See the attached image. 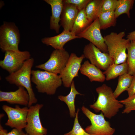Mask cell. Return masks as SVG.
Here are the masks:
<instances>
[{
	"instance_id": "17",
	"label": "cell",
	"mask_w": 135,
	"mask_h": 135,
	"mask_svg": "<svg viewBox=\"0 0 135 135\" xmlns=\"http://www.w3.org/2000/svg\"><path fill=\"white\" fill-rule=\"evenodd\" d=\"M50 5L52 8V16L50 17V27L51 29L55 30L58 33L60 25L59 24L62 13L63 2L62 0H44Z\"/></svg>"
},
{
	"instance_id": "6",
	"label": "cell",
	"mask_w": 135,
	"mask_h": 135,
	"mask_svg": "<svg viewBox=\"0 0 135 135\" xmlns=\"http://www.w3.org/2000/svg\"><path fill=\"white\" fill-rule=\"evenodd\" d=\"M19 30L14 24L4 22L0 28V48L3 52L19 51Z\"/></svg>"
},
{
	"instance_id": "30",
	"label": "cell",
	"mask_w": 135,
	"mask_h": 135,
	"mask_svg": "<svg viewBox=\"0 0 135 135\" xmlns=\"http://www.w3.org/2000/svg\"><path fill=\"white\" fill-rule=\"evenodd\" d=\"M90 0H64V3L73 4L76 6L79 11L85 9Z\"/></svg>"
},
{
	"instance_id": "15",
	"label": "cell",
	"mask_w": 135,
	"mask_h": 135,
	"mask_svg": "<svg viewBox=\"0 0 135 135\" xmlns=\"http://www.w3.org/2000/svg\"><path fill=\"white\" fill-rule=\"evenodd\" d=\"M79 12L75 5L63 2L60 20V26L63 28V30L71 31Z\"/></svg>"
},
{
	"instance_id": "33",
	"label": "cell",
	"mask_w": 135,
	"mask_h": 135,
	"mask_svg": "<svg viewBox=\"0 0 135 135\" xmlns=\"http://www.w3.org/2000/svg\"><path fill=\"white\" fill-rule=\"evenodd\" d=\"M126 38L130 40H135V30L129 33Z\"/></svg>"
},
{
	"instance_id": "16",
	"label": "cell",
	"mask_w": 135,
	"mask_h": 135,
	"mask_svg": "<svg viewBox=\"0 0 135 135\" xmlns=\"http://www.w3.org/2000/svg\"><path fill=\"white\" fill-rule=\"evenodd\" d=\"M76 38H79L71 32L63 30L58 35L44 38L42 39L41 41L43 44L51 46L55 50H62L64 49V46L66 42Z\"/></svg>"
},
{
	"instance_id": "13",
	"label": "cell",
	"mask_w": 135,
	"mask_h": 135,
	"mask_svg": "<svg viewBox=\"0 0 135 135\" xmlns=\"http://www.w3.org/2000/svg\"><path fill=\"white\" fill-rule=\"evenodd\" d=\"M85 58L83 54L78 57L75 54L71 53L65 67L59 75L65 87H70L74 78L78 76V72L81 68V64Z\"/></svg>"
},
{
	"instance_id": "2",
	"label": "cell",
	"mask_w": 135,
	"mask_h": 135,
	"mask_svg": "<svg viewBox=\"0 0 135 135\" xmlns=\"http://www.w3.org/2000/svg\"><path fill=\"white\" fill-rule=\"evenodd\" d=\"M34 62V58H30L24 62L20 69L10 74L5 78L6 80L10 84H15L18 87L22 86L26 89L29 96L28 107L38 102L31 83L32 69Z\"/></svg>"
},
{
	"instance_id": "20",
	"label": "cell",
	"mask_w": 135,
	"mask_h": 135,
	"mask_svg": "<svg viewBox=\"0 0 135 135\" xmlns=\"http://www.w3.org/2000/svg\"><path fill=\"white\" fill-rule=\"evenodd\" d=\"M70 88V90L68 94L66 96H59L58 98L66 104L69 109L70 117L74 118L75 117L76 114L74 104L75 98L77 95L82 94L76 90L74 80L72 83Z\"/></svg>"
},
{
	"instance_id": "9",
	"label": "cell",
	"mask_w": 135,
	"mask_h": 135,
	"mask_svg": "<svg viewBox=\"0 0 135 135\" xmlns=\"http://www.w3.org/2000/svg\"><path fill=\"white\" fill-rule=\"evenodd\" d=\"M28 107L25 106L21 108L18 105L14 108L4 105L3 110L7 115L8 120L5 124L13 128L22 130L26 124V118Z\"/></svg>"
},
{
	"instance_id": "28",
	"label": "cell",
	"mask_w": 135,
	"mask_h": 135,
	"mask_svg": "<svg viewBox=\"0 0 135 135\" xmlns=\"http://www.w3.org/2000/svg\"><path fill=\"white\" fill-rule=\"evenodd\" d=\"M120 102L125 106V108L122 112V114H128L132 111L135 110V94Z\"/></svg>"
},
{
	"instance_id": "8",
	"label": "cell",
	"mask_w": 135,
	"mask_h": 135,
	"mask_svg": "<svg viewBox=\"0 0 135 135\" xmlns=\"http://www.w3.org/2000/svg\"><path fill=\"white\" fill-rule=\"evenodd\" d=\"M30 56V52L27 51H7L4 59L0 61V66L10 74L20 69Z\"/></svg>"
},
{
	"instance_id": "18",
	"label": "cell",
	"mask_w": 135,
	"mask_h": 135,
	"mask_svg": "<svg viewBox=\"0 0 135 135\" xmlns=\"http://www.w3.org/2000/svg\"><path fill=\"white\" fill-rule=\"evenodd\" d=\"M80 70L81 74L88 77L91 82H102L106 80V76L100 69L90 63L88 60L84 62Z\"/></svg>"
},
{
	"instance_id": "23",
	"label": "cell",
	"mask_w": 135,
	"mask_h": 135,
	"mask_svg": "<svg viewBox=\"0 0 135 135\" xmlns=\"http://www.w3.org/2000/svg\"><path fill=\"white\" fill-rule=\"evenodd\" d=\"M133 76L128 73L119 76L117 87L114 94L116 98L124 92L129 87L132 80Z\"/></svg>"
},
{
	"instance_id": "29",
	"label": "cell",
	"mask_w": 135,
	"mask_h": 135,
	"mask_svg": "<svg viewBox=\"0 0 135 135\" xmlns=\"http://www.w3.org/2000/svg\"><path fill=\"white\" fill-rule=\"evenodd\" d=\"M117 0H104L102 12L114 11L117 5Z\"/></svg>"
},
{
	"instance_id": "32",
	"label": "cell",
	"mask_w": 135,
	"mask_h": 135,
	"mask_svg": "<svg viewBox=\"0 0 135 135\" xmlns=\"http://www.w3.org/2000/svg\"><path fill=\"white\" fill-rule=\"evenodd\" d=\"M6 135H28L25 133L22 130H19L16 128L13 129L9 132H8Z\"/></svg>"
},
{
	"instance_id": "25",
	"label": "cell",
	"mask_w": 135,
	"mask_h": 135,
	"mask_svg": "<svg viewBox=\"0 0 135 135\" xmlns=\"http://www.w3.org/2000/svg\"><path fill=\"white\" fill-rule=\"evenodd\" d=\"M127 50L128 73L133 76L135 74V40H130Z\"/></svg>"
},
{
	"instance_id": "26",
	"label": "cell",
	"mask_w": 135,
	"mask_h": 135,
	"mask_svg": "<svg viewBox=\"0 0 135 135\" xmlns=\"http://www.w3.org/2000/svg\"><path fill=\"white\" fill-rule=\"evenodd\" d=\"M134 0H118L116 8L114 11L115 18H116L123 14H126L130 18V11L132 8L134 3Z\"/></svg>"
},
{
	"instance_id": "24",
	"label": "cell",
	"mask_w": 135,
	"mask_h": 135,
	"mask_svg": "<svg viewBox=\"0 0 135 135\" xmlns=\"http://www.w3.org/2000/svg\"><path fill=\"white\" fill-rule=\"evenodd\" d=\"M98 18L100 30L105 29L116 25V18L114 11L102 12Z\"/></svg>"
},
{
	"instance_id": "22",
	"label": "cell",
	"mask_w": 135,
	"mask_h": 135,
	"mask_svg": "<svg viewBox=\"0 0 135 135\" xmlns=\"http://www.w3.org/2000/svg\"><path fill=\"white\" fill-rule=\"evenodd\" d=\"M91 23L87 17L85 9H83L78 12L70 32L77 35L84 30Z\"/></svg>"
},
{
	"instance_id": "10",
	"label": "cell",
	"mask_w": 135,
	"mask_h": 135,
	"mask_svg": "<svg viewBox=\"0 0 135 135\" xmlns=\"http://www.w3.org/2000/svg\"><path fill=\"white\" fill-rule=\"evenodd\" d=\"M43 106L37 104L28 107L26 118V124L24 129L28 135H46L47 129L42 125L40 112Z\"/></svg>"
},
{
	"instance_id": "34",
	"label": "cell",
	"mask_w": 135,
	"mask_h": 135,
	"mask_svg": "<svg viewBox=\"0 0 135 135\" xmlns=\"http://www.w3.org/2000/svg\"><path fill=\"white\" fill-rule=\"evenodd\" d=\"M7 130L4 128L1 124H0V135H6Z\"/></svg>"
},
{
	"instance_id": "3",
	"label": "cell",
	"mask_w": 135,
	"mask_h": 135,
	"mask_svg": "<svg viewBox=\"0 0 135 135\" xmlns=\"http://www.w3.org/2000/svg\"><path fill=\"white\" fill-rule=\"evenodd\" d=\"M125 35L124 31L118 34L112 32L104 37L108 53L115 64H120L126 62V50L130 40L123 38Z\"/></svg>"
},
{
	"instance_id": "14",
	"label": "cell",
	"mask_w": 135,
	"mask_h": 135,
	"mask_svg": "<svg viewBox=\"0 0 135 135\" xmlns=\"http://www.w3.org/2000/svg\"><path fill=\"white\" fill-rule=\"evenodd\" d=\"M29 96L24 87H18L14 91H0V102H6L11 104H16L27 106H28Z\"/></svg>"
},
{
	"instance_id": "12",
	"label": "cell",
	"mask_w": 135,
	"mask_h": 135,
	"mask_svg": "<svg viewBox=\"0 0 135 135\" xmlns=\"http://www.w3.org/2000/svg\"><path fill=\"white\" fill-rule=\"evenodd\" d=\"M100 30L98 18L77 36L79 38H83L89 40L102 52L108 53L107 46Z\"/></svg>"
},
{
	"instance_id": "11",
	"label": "cell",
	"mask_w": 135,
	"mask_h": 135,
	"mask_svg": "<svg viewBox=\"0 0 135 135\" xmlns=\"http://www.w3.org/2000/svg\"><path fill=\"white\" fill-rule=\"evenodd\" d=\"M83 52L85 58L100 70H105L114 63L108 53L102 52L90 42L85 46Z\"/></svg>"
},
{
	"instance_id": "27",
	"label": "cell",
	"mask_w": 135,
	"mask_h": 135,
	"mask_svg": "<svg viewBox=\"0 0 135 135\" xmlns=\"http://www.w3.org/2000/svg\"><path fill=\"white\" fill-rule=\"evenodd\" d=\"M80 110L78 108L76 114L72 130L64 135H90L81 126L78 120V114Z\"/></svg>"
},
{
	"instance_id": "5",
	"label": "cell",
	"mask_w": 135,
	"mask_h": 135,
	"mask_svg": "<svg viewBox=\"0 0 135 135\" xmlns=\"http://www.w3.org/2000/svg\"><path fill=\"white\" fill-rule=\"evenodd\" d=\"M81 109L91 123L85 128L88 133L90 135H113L114 134L115 129L111 126L109 122L106 120L102 112L99 114H96L84 106Z\"/></svg>"
},
{
	"instance_id": "4",
	"label": "cell",
	"mask_w": 135,
	"mask_h": 135,
	"mask_svg": "<svg viewBox=\"0 0 135 135\" xmlns=\"http://www.w3.org/2000/svg\"><path fill=\"white\" fill-rule=\"evenodd\" d=\"M31 81L36 85L38 92L52 95L62 84L59 75L46 71L32 70Z\"/></svg>"
},
{
	"instance_id": "7",
	"label": "cell",
	"mask_w": 135,
	"mask_h": 135,
	"mask_svg": "<svg viewBox=\"0 0 135 135\" xmlns=\"http://www.w3.org/2000/svg\"><path fill=\"white\" fill-rule=\"evenodd\" d=\"M70 56L64 48L55 50L46 62L36 66V68L57 74H60L67 63Z\"/></svg>"
},
{
	"instance_id": "31",
	"label": "cell",
	"mask_w": 135,
	"mask_h": 135,
	"mask_svg": "<svg viewBox=\"0 0 135 135\" xmlns=\"http://www.w3.org/2000/svg\"><path fill=\"white\" fill-rule=\"evenodd\" d=\"M126 91L128 96H130L135 94V74L133 76L131 84Z\"/></svg>"
},
{
	"instance_id": "1",
	"label": "cell",
	"mask_w": 135,
	"mask_h": 135,
	"mask_svg": "<svg viewBox=\"0 0 135 135\" xmlns=\"http://www.w3.org/2000/svg\"><path fill=\"white\" fill-rule=\"evenodd\" d=\"M96 101L90 106L96 113L101 111L105 117L110 119L115 116L124 105L116 99L111 88L105 84L97 87Z\"/></svg>"
},
{
	"instance_id": "19",
	"label": "cell",
	"mask_w": 135,
	"mask_h": 135,
	"mask_svg": "<svg viewBox=\"0 0 135 135\" xmlns=\"http://www.w3.org/2000/svg\"><path fill=\"white\" fill-rule=\"evenodd\" d=\"M104 0H90L85 8V13L89 21L92 23L98 18L102 12Z\"/></svg>"
},
{
	"instance_id": "21",
	"label": "cell",
	"mask_w": 135,
	"mask_h": 135,
	"mask_svg": "<svg viewBox=\"0 0 135 135\" xmlns=\"http://www.w3.org/2000/svg\"><path fill=\"white\" fill-rule=\"evenodd\" d=\"M128 65L127 62L119 64H113L103 72L108 81L114 79L118 76L128 73Z\"/></svg>"
}]
</instances>
